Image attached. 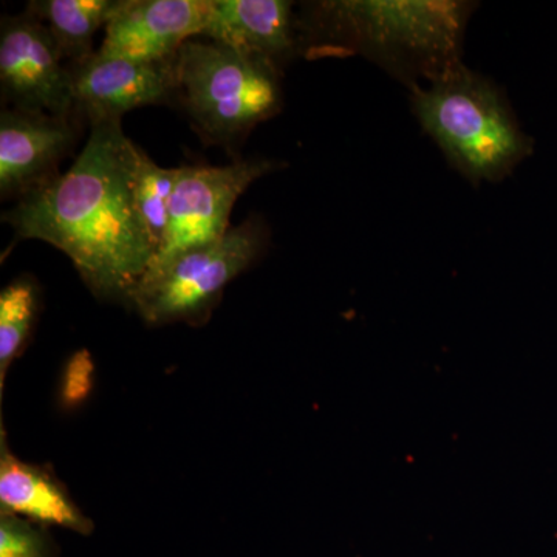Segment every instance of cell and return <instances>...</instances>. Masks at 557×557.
Returning a JSON list of instances; mask_svg holds the SVG:
<instances>
[{"label": "cell", "instance_id": "7", "mask_svg": "<svg viewBox=\"0 0 557 557\" xmlns=\"http://www.w3.org/2000/svg\"><path fill=\"white\" fill-rule=\"evenodd\" d=\"M49 28L25 10L0 22V94L3 108L75 115L72 75Z\"/></svg>", "mask_w": 557, "mask_h": 557}, {"label": "cell", "instance_id": "12", "mask_svg": "<svg viewBox=\"0 0 557 557\" xmlns=\"http://www.w3.org/2000/svg\"><path fill=\"white\" fill-rule=\"evenodd\" d=\"M0 505L5 515L57 525L89 536L94 523L76 507L65 487L47 469L14 457L2 440Z\"/></svg>", "mask_w": 557, "mask_h": 557}, {"label": "cell", "instance_id": "6", "mask_svg": "<svg viewBox=\"0 0 557 557\" xmlns=\"http://www.w3.org/2000/svg\"><path fill=\"white\" fill-rule=\"evenodd\" d=\"M281 166L278 161L251 159L228 166L178 168L166 236L148 271L163 269L180 256L225 237L237 199L251 183Z\"/></svg>", "mask_w": 557, "mask_h": 557}, {"label": "cell", "instance_id": "15", "mask_svg": "<svg viewBox=\"0 0 557 557\" xmlns=\"http://www.w3.org/2000/svg\"><path fill=\"white\" fill-rule=\"evenodd\" d=\"M177 177L178 168L175 170L161 168L156 161L149 159L145 150L139 149L134 185L135 205L150 239L156 245L157 255L166 236L172 194H174Z\"/></svg>", "mask_w": 557, "mask_h": 557}, {"label": "cell", "instance_id": "13", "mask_svg": "<svg viewBox=\"0 0 557 557\" xmlns=\"http://www.w3.org/2000/svg\"><path fill=\"white\" fill-rule=\"evenodd\" d=\"M120 5L121 0H33L25 10L49 28L62 60L73 64L95 53L94 36L108 27Z\"/></svg>", "mask_w": 557, "mask_h": 557}, {"label": "cell", "instance_id": "5", "mask_svg": "<svg viewBox=\"0 0 557 557\" xmlns=\"http://www.w3.org/2000/svg\"><path fill=\"white\" fill-rule=\"evenodd\" d=\"M270 228L251 215L209 247L180 256L170 265L148 271L129 304L148 324H203L231 281L267 251Z\"/></svg>", "mask_w": 557, "mask_h": 557}, {"label": "cell", "instance_id": "16", "mask_svg": "<svg viewBox=\"0 0 557 557\" xmlns=\"http://www.w3.org/2000/svg\"><path fill=\"white\" fill-rule=\"evenodd\" d=\"M0 557H58L57 545L42 528L2 512Z\"/></svg>", "mask_w": 557, "mask_h": 557}, {"label": "cell", "instance_id": "14", "mask_svg": "<svg viewBox=\"0 0 557 557\" xmlns=\"http://www.w3.org/2000/svg\"><path fill=\"white\" fill-rule=\"evenodd\" d=\"M40 289L30 276L14 278L0 293V384L5 383L11 362L30 339L38 318Z\"/></svg>", "mask_w": 557, "mask_h": 557}, {"label": "cell", "instance_id": "9", "mask_svg": "<svg viewBox=\"0 0 557 557\" xmlns=\"http://www.w3.org/2000/svg\"><path fill=\"white\" fill-rule=\"evenodd\" d=\"M79 116L3 108L0 113V196L24 199L61 174L78 141Z\"/></svg>", "mask_w": 557, "mask_h": 557}, {"label": "cell", "instance_id": "2", "mask_svg": "<svg viewBox=\"0 0 557 557\" xmlns=\"http://www.w3.org/2000/svg\"><path fill=\"white\" fill-rule=\"evenodd\" d=\"M472 0H325L296 16L299 57H361L408 91L465 64Z\"/></svg>", "mask_w": 557, "mask_h": 557}, {"label": "cell", "instance_id": "8", "mask_svg": "<svg viewBox=\"0 0 557 557\" xmlns=\"http://www.w3.org/2000/svg\"><path fill=\"white\" fill-rule=\"evenodd\" d=\"M69 67L75 113L90 126L121 121L131 110L164 104L177 95L175 61L137 62L100 57L95 51Z\"/></svg>", "mask_w": 557, "mask_h": 557}, {"label": "cell", "instance_id": "10", "mask_svg": "<svg viewBox=\"0 0 557 557\" xmlns=\"http://www.w3.org/2000/svg\"><path fill=\"white\" fill-rule=\"evenodd\" d=\"M212 0H121L106 27L100 57L172 62L183 44L207 30Z\"/></svg>", "mask_w": 557, "mask_h": 557}, {"label": "cell", "instance_id": "11", "mask_svg": "<svg viewBox=\"0 0 557 557\" xmlns=\"http://www.w3.org/2000/svg\"><path fill=\"white\" fill-rule=\"evenodd\" d=\"M293 5L287 0H212L203 36L284 70L299 58Z\"/></svg>", "mask_w": 557, "mask_h": 557}, {"label": "cell", "instance_id": "17", "mask_svg": "<svg viewBox=\"0 0 557 557\" xmlns=\"http://www.w3.org/2000/svg\"><path fill=\"white\" fill-rule=\"evenodd\" d=\"M95 364L87 350H79L69 359L62 373L61 399L65 408H78L94 388Z\"/></svg>", "mask_w": 557, "mask_h": 557}, {"label": "cell", "instance_id": "3", "mask_svg": "<svg viewBox=\"0 0 557 557\" xmlns=\"http://www.w3.org/2000/svg\"><path fill=\"white\" fill-rule=\"evenodd\" d=\"M408 94L418 126L474 189L504 183L534 153L504 87L467 64Z\"/></svg>", "mask_w": 557, "mask_h": 557}, {"label": "cell", "instance_id": "1", "mask_svg": "<svg viewBox=\"0 0 557 557\" xmlns=\"http://www.w3.org/2000/svg\"><path fill=\"white\" fill-rule=\"evenodd\" d=\"M138 156L121 121L91 124L70 170L17 200L3 222L16 240L61 249L98 298L129 304L157 256L135 205Z\"/></svg>", "mask_w": 557, "mask_h": 557}, {"label": "cell", "instance_id": "4", "mask_svg": "<svg viewBox=\"0 0 557 557\" xmlns=\"http://www.w3.org/2000/svg\"><path fill=\"white\" fill-rule=\"evenodd\" d=\"M177 95L201 138L231 148L284 108L282 70L218 40L190 39L175 58Z\"/></svg>", "mask_w": 557, "mask_h": 557}]
</instances>
